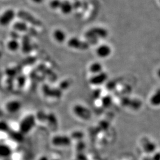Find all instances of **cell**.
Wrapping results in <instances>:
<instances>
[{"instance_id":"6da1fadb","label":"cell","mask_w":160,"mask_h":160,"mask_svg":"<svg viewBox=\"0 0 160 160\" xmlns=\"http://www.w3.org/2000/svg\"><path fill=\"white\" fill-rule=\"evenodd\" d=\"M108 36V31L102 28H93L86 32V38L91 40H96L99 38H105Z\"/></svg>"},{"instance_id":"7a4b0ae2","label":"cell","mask_w":160,"mask_h":160,"mask_svg":"<svg viewBox=\"0 0 160 160\" xmlns=\"http://www.w3.org/2000/svg\"><path fill=\"white\" fill-rule=\"evenodd\" d=\"M16 15L13 9L9 8L6 10L0 15V25L2 26H8L13 21Z\"/></svg>"},{"instance_id":"3957f363","label":"cell","mask_w":160,"mask_h":160,"mask_svg":"<svg viewBox=\"0 0 160 160\" xmlns=\"http://www.w3.org/2000/svg\"><path fill=\"white\" fill-rule=\"evenodd\" d=\"M17 15L20 18L23 20V21H24V22H26L32 24L37 25V26H39L41 23L39 20H38L32 14H31L28 12L21 10L18 12Z\"/></svg>"},{"instance_id":"277c9868","label":"cell","mask_w":160,"mask_h":160,"mask_svg":"<svg viewBox=\"0 0 160 160\" xmlns=\"http://www.w3.org/2000/svg\"><path fill=\"white\" fill-rule=\"evenodd\" d=\"M96 53L98 57L107 58L111 53V48L108 45H102L97 48Z\"/></svg>"},{"instance_id":"5b68a950","label":"cell","mask_w":160,"mask_h":160,"mask_svg":"<svg viewBox=\"0 0 160 160\" xmlns=\"http://www.w3.org/2000/svg\"><path fill=\"white\" fill-rule=\"evenodd\" d=\"M59 9L64 15H68L72 12L73 6L70 1L68 0H65L61 2Z\"/></svg>"},{"instance_id":"8992f818","label":"cell","mask_w":160,"mask_h":160,"mask_svg":"<svg viewBox=\"0 0 160 160\" xmlns=\"http://www.w3.org/2000/svg\"><path fill=\"white\" fill-rule=\"evenodd\" d=\"M54 39L59 43H62L65 42L67 38L66 33L61 29H56L53 34Z\"/></svg>"},{"instance_id":"52a82bcc","label":"cell","mask_w":160,"mask_h":160,"mask_svg":"<svg viewBox=\"0 0 160 160\" xmlns=\"http://www.w3.org/2000/svg\"><path fill=\"white\" fill-rule=\"evenodd\" d=\"M69 46L74 48H79L80 47L83 46H86L87 44L81 42L80 39L75 38H71V39H69L68 41Z\"/></svg>"},{"instance_id":"ba28073f","label":"cell","mask_w":160,"mask_h":160,"mask_svg":"<svg viewBox=\"0 0 160 160\" xmlns=\"http://www.w3.org/2000/svg\"><path fill=\"white\" fill-rule=\"evenodd\" d=\"M14 29L17 32H26L28 29V24L24 22H18L14 24Z\"/></svg>"},{"instance_id":"9c48e42d","label":"cell","mask_w":160,"mask_h":160,"mask_svg":"<svg viewBox=\"0 0 160 160\" xmlns=\"http://www.w3.org/2000/svg\"><path fill=\"white\" fill-rule=\"evenodd\" d=\"M90 72L94 74H97L102 72V67L100 63H92L90 67Z\"/></svg>"},{"instance_id":"30bf717a","label":"cell","mask_w":160,"mask_h":160,"mask_svg":"<svg viewBox=\"0 0 160 160\" xmlns=\"http://www.w3.org/2000/svg\"><path fill=\"white\" fill-rule=\"evenodd\" d=\"M156 148V146L154 143L151 142H148L143 145V149L147 153H152L154 152Z\"/></svg>"},{"instance_id":"8fae6325","label":"cell","mask_w":160,"mask_h":160,"mask_svg":"<svg viewBox=\"0 0 160 160\" xmlns=\"http://www.w3.org/2000/svg\"><path fill=\"white\" fill-rule=\"evenodd\" d=\"M8 47L10 51H17L19 48V43L16 39H12L8 43Z\"/></svg>"},{"instance_id":"7c38bea8","label":"cell","mask_w":160,"mask_h":160,"mask_svg":"<svg viewBox=\"0 0 160 160\" xmlns=\"http://www.w3.org/2000/svg\"><path fill=\"white\" fill-rule=\"evenodd\" d=\"M61 2L62 1L60 0H52L49 2V7L52 10L59 9Z\"/></svg>"},{"instance_id":"4fadbf2b","label":"cell","mask_w":160,"mask_h":160,"mask_svg":"<svg viewBox=\"0 0 160 160\" xmlns=\"http://www.w3.org/2000/svg\"><path fill=\"white\" fill-rule=\"evenodd\" d=\"M10 154V149L8 147L5 145L0 146V155L7 157Z\"/></svg>"},{"instance_id":"5bb4252c","label":"cell","mask_w":160,"mask_h":160,"mask_svg":"<svg viewBox=\"0 0 160 160\" xmlns=\"http://www.w3.org/2000/svg\"><path fill=\"white\" fill-rule=\"evenodd\" d=\"M10 111H16L17 109H19V104L18 103H11L8 107Z\"/></svg>"},{"instance_id":"9a60e30c","label":"cell","mask_w":160,"mask_h":160,"mask_svg":"<svg viewBox=\"0 0 160 160\" xmlns=\"http://www.w3.org/2000/svg\"><path fill=\"white\" fill-rule=\"evenodd\" d=\"M152 160H160V153L158 152L155 154L152 157H151Z\"/></svg>"},{"instance_id":"2e32d148","label":"cell","mask_w":160,"mask_h":160,"mask_svg":"<svg viewBox=\"0 0 160 160\" xmlns=\"http://www.w3.org/2000/svg\"><path fill=\"white\" fill-rule=\"evenodd\" d=\"M34 3L36 4H40L43 2V1L44 0H32Z\"/></svg>"},{"instance_id":"e0dca14e","label":"cell","mask_w":160,"mask_h":160,"mask_svg":"<svg viewBox=\"0 0 160 160\" xmlns=\"http://www.w3.org/2000/svg\"><path fill=\"white\" fill-rule=\"evenodd\" d=\"M142 160H152L151 157H145L144 158H143Z\"/></svg>"}]
</instances>
